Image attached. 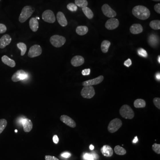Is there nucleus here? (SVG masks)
Wrapping results in <instances>:
<instances>
[{
    "instance_id": "obj_42",
    "label": "nucleus",
    "mask_w": 160,
    "mask_h": 160,
    "mask_svg": "<svg viewBox=\"0 0 160 160\" xmlns=\"http://www.w3.org/2000/svg\"><path fill=\"white\" fill-rule=\"evenodd\" d=\"M71 156V154L69 153H64L62 154V156L65 158H69Z\"/></svg>"
},
{
    "instance_id": "obj_11",
    "label": "nucleus",
    "mask_w": 160,
    "mask_h": 160,
    "mask_svg": "<svg viewBox=\"0 0 160 160\" xmlns=\"http://www.w3.org/2000/svg\"><path fill=\"white\" fill-rule=\"evenodd\" d=\"M119 21L118 20L115 18L108 19L105 24V27L108 30H113L118 27Z\"/></svg>"
},
{
    "instance_id": "obj_19",
    "label": "nucleus",
    "mask_w": 160,
    "mask_h": 160,
    "mask_svg": "<svg viewBox=\"0 0 160 160\" xmlns=\"http://www.w3.org/2000/svg\"><path fill=\"white\" fill-rule=\"evenodd\" d=\"M129 30L132 34H138L143 32V28L141 24H134L130 27Z\"/></svg>"
},
{
    "instance_id": "obj_6",
    "label": "nucleus",
    "mask_w": 160,
    "mask_h": 160,
    "mask_svg": "<svg viewBox=\"0 0 160 160\" xmlns=\"http://www.w3.org/2000/svg\"><path fill=\"white\" fill-rule=\"evenodd\" d=\"M81 94L83 98L91 99L94 96L95 92L92 86H85L82 89Z\"/></svg>"
},
{
    "instance_id": "obj_46",
    "label": "nucleus",
    "mask_w": 160,
    "mask_h": 160,
    "mask_svg": "<svg viewBox=\"0 0 160 160\" xmlns=\"http://www.w3.org/2000/svg\"><path fill=\"white\" fill-rule=\"evenodd\" d=\"M156 78L157 79V80H159V81H160V73H158V74H157L156 75Z\"/></svg>"
},
{
    "instance_id": "obj_1",
    "label": "nucleus",
    "mask_w": 160,
    "mask_h": 160,
    "mask_svg": "<svg viewBox=\"0 0 160 160\" xmlns=\"http://www.w3.org/2000/svg\"><path fill=\"white\" fill-rule=\"evenodd\" d=\"M132 13L136 17L141 20H145L149 18L150 12L149 9L143 5L135 6L132 9Z\"/></svg>"
},
{
    "instance_id": "obj_45",
    "label": "nucleus",
    "mask_w": 160,
    "mask_h": 160,
    "mask_svg": "<svg viewBox=\"0 0 160 160\" xmlns=\"http://www.w3.org/2000/svg\"><path fill=\"white\" fill-rule=\"evenodd\" d=\"M137 141H138V138H137V137L136 136L135 137V138H134V140L133 141V143H136L137 142Z\"/></svg>"
},
{
    "instance_id": "obj_2",
    "label": "nucleus",
    "mask_w": 160,
    "mask_h": 160,
    "mask_svg": "<svg viewBox=\"0 0 160 160\" xmlns=\"http://www.w3.org/2000/svg\"><path fill=\"white\" fill-rule=\"evenodd\" d=\"M34 12V9L31 6L27 5L22 9L19 17V21L23 23L26 21L32 16Z\"/></svg>"
},
{
    "instance_id": "obj_31",
    "label": "nucleus",
    "mask_w": 160,
    "mask_h": 160,
    "mask_svg": "<svg viewBox=\"0 0 160 160\" xmlns=\"http://www.w3.org/2000/svg\"><path fill=\"white\" fill-rule=\"evenodd\" d=\"M7 125V121L5 119H0V134L5 129Z\"/></svg>"
},
{
    "instance_id": "obj_47",
    "label": "nucleus",
    "mask_w": 160,
    "mask_h": 160,
    "mask_svg": "<svg viewBox=\"0 0 160 160\" xmlns=\"http://www.w3.org/2000/svg\"><path fill=\"white\" fill-rule=\"evenodd\" d=\"M94 145H90V150H93V149H94Z\"/></svg>"
},
{
    "instance_id": "obj_14",
    "label": "nucleus",
    "mask_w": 160,
    "mask_h": 160,
    "mask_svg": "<svg viewBox=\"0 0 160 160\" xmlns=\"http://www.w3.org/2000/svg\"><path fill=\"white\" fill-rule=\"evenodd\" d=\"M12 41L11 37L8 34L3 35L0 39V48L2 49L5 48L6 46H8Z\"/></svg>"
},
{
    "instance_id": "obj_34",
    "label": "nucleus",
    "mask_w": 160,
    "mask_h": 160,
    "mask_svg": "<svg viewBox=\"0 0 160 160\" xmlns=\"http://www.w3.org/2000/svg\"><path fill=\"white\" fill-rule=\"evenodd\" d=\"M137 52H138V54L141 57L146 58L148 56V54H147L146 50H145L144 49L141 48L137 50Z\"/></svg>"
},
{
    "instance_id": "obj_50",
    "label": "nucleus",
    "mask_w": 160,
    "mask_h": 160,
    "mask_svg": "<svg viewBox=\"0 0 160 160\" xmlns=\"http://www.w3.org/2000/svg\"><path fill=\"white\" fill-rule=\"evenodd\" d=\"M15 132H16V133H17V130H15Z\"/></svg>"
},
{
    "instance_id": "obj_48",
    "label": "nucleus",
    "mask_w": 160,
    "mask_h": 160,
    "mask_svg": "<svg viewBox=\"0 0 160 160\" xmlns=\"http://www.w3.org/2000/svg\"><path fill=\"white\" fill-rule=\"evenodd\" d=\"M158 62H159V64L160 63V56L159 55L158 56Z\"/></svg>"
},
{
    "instance_id": "obj_40",
    "label": "nucleus",
    "mask_w": 160,
    "mask_h": 160,
    "mask_svg": "<svg viewBox=\"0 0 160 160\" xmlns=\"http://www.w3.org/2000/svg\"><path fill=\"white\" fill-rule=\"evenodd\" d=\"M154 10L157 13H160V3H158V4H157L154 5Z\"/></svg>"
},
{
    "instance_id": "obj_5",
    "label": "nucleus",
    "mask_w": 160,
    "mask_h": 160,
    "mask_svg": "<svg viewBox=\"0 0 160 160\" xmlns=\"http://www.w3.org/2000/svg\"><path fill=\"white\" fill-rule=\"evenodd\" d=\"M123 125V123L121 120L116 118L112 120L109 123L108 126V130L110 133H114L117 131Z\"/></svg>"
},
{
    "instance_id": "obj_23",
    "label": "nucleus",
    "mask_w": 160,
    "mask_h": 160,
    "mask_svg": "<svg viewBox=\"0 0 160 160\" xmlns=\"http://www.w3.org/2000/svg\"><path fill=\"white\" fill-rule=\"evenodd\" d=\"M134 106L136 108H142L145 107L146 106V102L144 100L137 99L134 101Z\"/></svg>"
},
{
    "instance_id": "obj_8",
    "label": "nucleus",
    "mask_w": 160,
    "mask_h": 160,
    "mask_svg": "<svg viewBox=\"0 0 160 160\" xmlns=\"http://www.w3.org/2000/svg\"><path fill=\"white\" fill-rule=\"evenodd\" d=\"M42 49L41 46L38 45H34L32 46L29 50L28 57L33 58L40 56L42 53Z\"/></svg>"
},
{
    "instance_id": "obj_36",
    "label": "nucleus",
    "mask_w": 160,
    "mask_h": 160,
    "mask_svg": "<svg viewBox=\"0 0 160 160\" xmlns=\"http://www.w3.org/2000/svg\"><path fill=\"white\" fill-rule=\"evenodd\" d=\"M84 160H94V157L91 153H86L83 156Z\"/></svg>"
},
{
    "instance_id": "obj_32",
    "label": "nucleus",
    "mask_w": 160,
    "mask_h": 160,
    "mask_svg": "<svg viewBox=\"0 0 160 160\" xmlns=\"http://www.w3.org/2000/svg\"><path fill=\"white\" fill-rule=\"evenodd\" d=\"M67 8L70 11H72V12H75L78 9V6L76 5L75 4L70 3L67 5Z\"/></svg>"
},
{
    "instance_id": "obj_3",
    "label": "nucleus",
    "mask_w": 160,
    "mask_h": 160,
    "mask_svg": "<svg viewBox=\"0 0 160 160\" xmlns=\"http://www.w3.org/2000/svg\"><path fill=\"white\" fill-rule=\"evenodd\" d=\"M120 114L123 118L132 119L134 116V112L132 108L127 104H124L120 109Z\"/></svg>"
},
{
    "instance_id": "obj_27",
    "label": "nucleus",
    "mask_w": 160,
    "mask_h": 160,
    "mask_svg": "<svg viewBox=\"0 0 160 160\" xmlns=\"http://www.w3.org/2000/svg\"><path fill=\"white\" fill-rule=\"evenodd\" d=\"M149 26L154 30H158L160 29V20H153L149 23Z\"/></svg>"
},
{
    "instance_id": "obj_20",
    "label": "nucleus",
    "mask_w": 160,
    "mask_h": 160,
    "mask_svg": "<svg viewBox=\"0 0 160 160\" xmlns=\"http://www.w3.org/2000/svg\"><path fill=\"white\" fill-rule=\"evenodd\" d=\"M29 25L30 29L33 32H37L39 28V22L37 18L35 17L31 18L29 21Z\"/></svg>"
},
{
    "instance_id": "obj_25",
    "label": "nucleus",
    "mask_w": 160,
    "mask_h": 160,
    "mask_svg": "<svg viewBox=\"0 0 160 160\" xmlns=\"http://www.w3.org/2000/svg\"><path fill=\"white\" fill-rule=\"evenodd\" d=\"M83 12L88 19H92L94 17V13L89 7H86L82 9Z\"/></svg>"
},
{
    "instance_id": "obj_29",
    "label": "nucleus",
    "mask_w": 160,
    "mask_h": 160,
    "mask_svg": "<svg viewBox=\"0 0 160 160\" xmlns=\"http://www.w3.org/2000/svg\"><path fill=\"white\" fill-rule=\"evenodd\" d=\"M17 46L18 49H20L21 50V56H24L27 50L26 45L23 42H19L17 43Z\"/></svg>"
},
{
    "instance_id": "obj_9",
    "label": "nucleus",
    "mask_w": 160,
    "mask_h": 160,
    "mask_svg": "<svg viewBox=\"0 0 160 160\" xmlns=\"http://www.w3.org/2000/svg\"><path fill=\"white\" fill-rule=\"evenodd\" d=\"M27 78V73L22 70H20L15 72L12 76V81L14 82L21 81Z\"/></svg>"
},
{
    "instance_id": "obj_24",
    "label": "nucleus",
    "mask_w": 160,
    "mask_h": 160,
    "mask_svg": "<svg viewBox=\"0 0 160 160\" xmlns=\"http://www.w3.org/2000/svg\"><path fill=\"white\" fill-rule=\"evenodd\" d=\"M111 42L108 40H104L101 44V50L103 53H107L108 51V49L110 46Z\"/></svg>"
},
{
    "instance_id": "obj_18",
    "label": "nucleus",
    "mask_w": 160,
    "mask_h": 160,
    "mask_svg": "<svg viewBox=\"0 0 160 160\" xmlns=\"http://www.w3.org/2000/svg\"><path fill=\"white\" fill-rule=\"evenodd\" d=\"M22 124L25 132H29L33 128V123L31 120L29 119H23L22 121Z\"/></svg>"
},
{
    "instance_id": "obj_12",
    "label": "nucleus",
    "mask_w": 160,
    "mask_h": 160,
    "mask_svg": "<svg viewBox=\"0 0 160 160\" xmlns=\"http://www.w3.org/2000/svg\"><path fill=\"white\" fill-rule=\"evenodd\" d=\"M104 78L103 76H99L97 78L83 82L82 85L84 86H92L94 85H98L102 82Z\"/></svg>"
},
{
    "instance_id": "obj_26",
    "label": "nucleus",
    "mask_w": 160,
    "mask_h": 160,
    "mask_svg": "<svg viewBox=\"0 0 160 160\" xmlns=\"http://www.w3.org/2000/svg\"><path fill=\"white\" fill-rule=\"evenodd\" d=\"M158 40L157 37L155 35H150L149 38V43L152 46H155L158 44Z\"/></svg>"
},
{
    "instance_id": "obj_22",
    "label": "nucleus",
    "mask_w": 160,
    "mask_h": 160,
    "mask_svg": "<svg viewBox=\"0 0 160 160\" xmlns=\"http://www.w3.org/2000/svg\"><path fill=\"white\" fill-rule=\"evenodd\" d=\"M88 28L86 26H79L76 29L77 34L80 36H83L86 34L88 32Z\"/></svg>"
},
{
    "instance_id": "obj_33",
    "label": "nucleus",
    "mask_w": 160,
    "mask_h": 160,
    "mask_svg": "<svg viewBox=\"0 0 160 160\" xmlns=\"http://www.w3.org/2000/svg\"><path fill=\"white\" fill-rule=\"evenodd\" d=\"M152 149L156 153L160 154V145L157 144V143H154L152 145Z\"/></svg>"
},
{
    "instance_id": "obj_4",
    "label": "nucleus",
    "mask_w": 160,
    "mask_h": 160,
    "mask_svg": "<svg viewBox=\"0 0 160 160\" xmlns=\"http://www.w3.org/2000/svg\"><path fill=\"white\" fill-rule=\"evenodd\" d=\"M50 42L55 47L60 48L65 44L66 42V39L63 36L54 35L50 37Z\"/></svg>"
},
{
    "instance_id": "obj_44",
    "label": "nucleus",
    "mask_w": 160,
    "mask_h": 160,
    "mask_svg": "<svg viewBox=\"0 0 160 160\" xmlns=\"http://www.w3.org/2000/svg\"><path fill=\"white\" fill-rule=\"evenodd\" d=\"M91 154L92 155V157H94V160H96V159H98V155L95 153H92Z\"/></svg>"
},
{
    "instance_id": "obj_17",
    "label": "nucleus",
    "mask_w": 160,
    "mask_h": 160,
    "mask_svg": "<svg viewBox=\"0 0 160 160\" xmlns=\"http://www.w3.org/2000/svg\"><path fill=\"white\" fill-rule=\"evenodd\" d=\"M57 18L59 24L62 27H66L68 25V21L62 12H58L57 14Z\"/></svg>"
},
{
    "instance_id": "obj_38",
    "label": "nucleus",
    "mask_w": 160,
    "mask_h": 160,
    "mask_svg": "<svg viewBox=\"0 0 160 160\" xmlns=\"http://www.w3.org/2000/svg\"><path fill=\"white\" fill-rule=\"evenodd\" d=\"M82 74L84 76L89 75L90 74V69H86L82 71Z\"/></svg>"
},
{
    "instance_id": "obj_49",
    "label": "nucleus",
    "mask_w": 160,
    "mask_h": 160,
    "mask_svg": "<svg viewBox=\"0 0 160 160\" xmlns=\"http://www.w3.org/2000/svg\"><path fill=\"white\" fill-rule=\"evenodd\" d=\"M153 1H160V0H152Z\"/></svg>"
},
{
    "instance_id": "obj_15",
    "label": "nucleus",
    "mask_w": 160,
    "mask_h": 160,
    "mask_svg": "<svg viewBox=\"0 0 160 160\" xmlns=\"http://www.w3.org/2000/svg\"><path fill=\"white\" fill-rule=\"evenodd\" d=\"M85 62V60L83 57L81 56H74L73 57L71 61L72 65L74 67L80 66H82Z\"/></svg>"
},
{
    "instance_id": "obj_43",
    "label": "nucleus",
    "mask_w": 160,
    "mask_h": 160,
    "mask_svg": "<svg viewBox=\"0 0 160 160\" xmlns=\"http://www.w3.org/2000/svg\"><path fill=\"white\" fill-rule=\"evenodd\" d=\"M53 141H54V143L55 144H58L59 142V138L58 137V136L57 135H55L54 137H53Z\"/></svg>"
},
{
    "instance_id": "obj_30",
    "label": "nucleus",
    "mask_w": 160,
    "mask_h": 160,
    "mask_svg": "<svg viewBox=\"0 0 160 160\" xmlns=\"http://www.w3.org/2000/svg\"><path fill=\"white\" fill-rule=\"evenodd\" d=\"M76 5L81 8H84L87 7L88 3L87 0H75Z\"/></svg>"
},
{
    "instance_id": "obj_21",
    "label": "nucleus",
    "mask_w": 160,
    "mask_h": 160,
    "mask_svg": "<svg viewBox=\"0 0 160 160\" xmlns=\"http://www.w3.org/2000/svg\"><path fill=\"white\" fill-rule=\"evenodd\" d=\"M2 62L9 66L13 68L16 66V63L14 60H12L6 55H4L1 58Z\"/></svg>"
},
{
    "instance_id": "obj_39",
    "label": "nucleus",
    "mask_w": 160,
    "mask_h": 160,
    "mask_svg": "<svg viewBox=\"0 0 160 160\" xmlns=\"http://www.w3.org/2000/svg\"><path fill=\"white\" fill-rule=\"evenodd\" d=\"M46 160H59L58 158L54 156H52L50 155H46L45 156Z\"/></svg>"
},
{
    "instance_id": "obj_10",
    "label": "nucleus",
    "mask_w": 160,
    "mask_h": 160,
    "mask_svg": "<svg viewBox=\"0 0 160 160\" xmlns=\"http://www.w3.org/2000/svg\"><path fill=\"white\" fill-rule=\"evenodd\" d=\"M102 10L103 14L107 17L113 18L116 16V12L112 9L108 4H105L102 5Z\"/></svg>"
},
{
    "instance_id": "obj_41",
    "label": "nucleus",
    "mask_w": 160,
    "mask_h": 160,
    "mask_svg": "<svg viewBox=\"0 0 160 160\" xmlns=\"http://www.w3.org/2000/svg\"><path fill=\"white\" fill-rule=\"evenodd\" d=\"M125 66L127 67H129L130 66H131L132 65V61L130 59H128L127 60H126L125 62H124Z\"/></svg>"
},
{
    "instance_id": "obj_51",
    "label": "nucleus",
    "mask_w": 160,
    "mask_h": 160,
    "mask_svg": "<svg viewBox=\"0 0 160 160\" xmlns=\"http://www.w3.org/2000/svg\"><path fill=\"white\" fill-rule=\"evenodd\" d=\"M1 1V0H0V1Z\"/></svg>"
},
{
    "instance_id": "obj_7",
    "label": "nucleus",
    "mask_w": 160,
    "mask_h": 160,
    "mask_svg": "<svg viewBox=\"0 0 160 160\" xmlns=\"http://www.w3.org/2000/svg\"><path fill=\"white\" fill-rule=\"evenodd\" d=\"M42 18L45 22L49 23H54L56 21V17L54 12L51 10H46L42 14Z\"/></svg>"
},
{
    "instance_id": "obj_35",
    "label": "nucleus",
    "mask_w": 160,
    "mask_h": 160,
    "mask_svg": "<svg viewBox=\"0 0 160 160\" xmlns=\"http://www.w3.org/2000/svg\"><path fill=\"white\" fill-rule=\"evenodd\" d=\"M153 102L155 105L158 109H160V98H155L153 99Z\"/></svg>"
},
{
    "instance_id": "obj_28",
    "label": "nucleus",
    "mask_w": 160,
    "mask_h": 160,
    "mask_svg": "<svg viewBox=\"0 0 160 160\" xmlns=\"http://www.w3.org/2000/svg\"><path fill=\"white\" fill-rule=\"evenodd\" d=\"M114 151L116 154L119 155H124L126 153V150L119 145H116L115 147Z\"/></svg>"
},
{
    "instance_id": "obj_13",
    "label": "nucleus",
    "mask_w": 160,
    "mask_h": 160,
    "mask_svg": "<svg viewBox=\"0 0 160 160\" xmlns=\"http://www.w3.org/2000/svg\"><path fill=\"white\" fill-rule=\"evenodd\" d=\"M60 120L62 122L70 127L75 128L76 126V123L74 121L68 116L66 115L61 116Z\"/></svg>"
},
{
    "instance_id": "obj_37",
    "label": "nucleus",
    "mask_w": 160,
    "mask_h": 160,
    "mask_svg": "<svg viewBox=\"0 0 160 160\" xmlns=\"http://www.w3.org/2000/svg\"><path fill=\"white\" fill-rule=\"evenodd\" d=\"M7 27L5 25L3 24H0V33H4L6 32Z\"/></svg>"
},
{
    "instance_id": "obj_16",
    "label": "nucleus",
    "mask_w": 160,
    "mask_h": 160,
    "mask_svg": "<svg viewBox=\"0 0 160 160\" xmlns=\"http://www.w3.org/2000/svg\"><path fill=\"white\" fill-rule=\"evenodd\" d=\"M100 151L103 155L106 157H111L113 155V149L108 145H104L100 149Z\"/></svg>"
}]
</instances>
